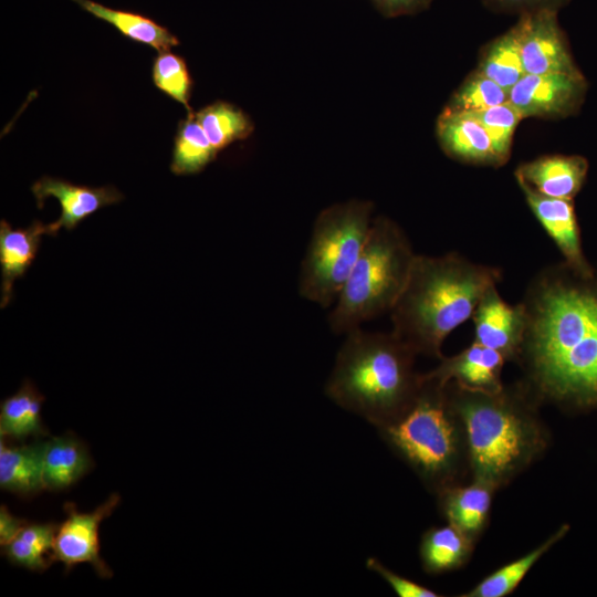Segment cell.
<instances>
[{"label":"cell","instance_id":"cell-1","mask_svg":"<svg viewBox=\"0 0 597 597\" xmlns=\"http://www.w3.org/2000/svg\"><path fill=\"white\" fill-rule=\"evenodd\" d=\"M521 303L527 325L516 363L525 385L540 402L597 407V285L547 265Z\"/></svg>","mask_w":597,"mask_h":597},{"label":"cell","instance_id":"cell-2","mask_svg":"<svg viewBox=\"0 0 597 597\" xmlns=\"http://www.w3.org/2000/svg\"><path fill=\"white\" fill-rule=\"evenodd\" d=\"M467 436L470 480L495 491L507 485L546 451L549 434L538 413V399L517 381L488 394L446 384Z\"/></svg>","mask_w":597,"mask_h":597},{"label":"cell","instance_id":"cell-3","mask_svg":"<svg viewBox=\"0 0 597 597\" xmlns=\"http://www.w3.org/2000/svg\"><path fill=\"white\" fill-rule=\"evenodd\" d=\"M502 270L457 253L416 254L390 313L392 333L417 355L441 359L444 339L472 314Z\"/></svg>","mask_w":597,"mask_h":597},{"label":"cell","instance_id":"cell-4","mask_svg":"<svg viewBox=\"0 0 597 597\" xmlns=\"http://www.w3.org/2000/svg\"><path fill=\"white\" fill-rule=\"evenodd\" d=\"M326 395L339 407L381 427L415 401L422 374L415 369L417 354L392 332L360 327L345 334Z\"/></svg>","mask_w":597,"mask_h":597},{"label":"cell","instance_id":"cell-5","mask_svg":"<svg viewBox=\"0 0 597 597\" xmlns=\"http://www.w3.org/2000/svg\"><path fill=\"white\" fill-rule=\"evenodd\" d=\"M377 429L432 493L465 483V478L471 476L463 422L446 385L425 374L420 391L409 408Z\"/></svg>","mask_w":597,"mask_h":597},{"label":"cell","instance_id":"cell-6","mask_svg":"<svg viewBox=\"0 0 597 597\" xmlns=\"http://www.w3.org/2000/svg\"><path fill=\"white\" fill-rule=\"evenodd\" d=\"M415 252L404 230L390 218H374L365 247L342 287L328 323L346 334L390 312L408 280Z\"/></svg>","mask_w":597,"mask_h":597},{"label":"cell","instance_id":"cell-7","mask_svg":"<svg viewBox=\"0 0 597 597\" xmlns=\"http://www.w3.org/2000/svg\"><path fill=\"white\" fill-rule=\"evenodd\" d=\"M373 211L371 201L350 199L317 214L301 263V296L322 307L335 303L365 247Z\"/></svg>","mask_w":597,"mask_h":597},{"label":"cell","instance_id":"cell-8","mask_svg":"<svg viewBox=\"0 0 597 597\" xmlns=\"http://www.w3.org/2000/svg\"><path fill=\"white\" fill-rule=\"evenodd\" d=\"M119 502L121 495L112 493L90 513H81L74 503L65 502L63 509L67 517L57 527L51 559L63 563L65 573L80 563H90L97 576L111 578L113 570L100 555L98 527Z\"/></svg>","mask_w":597,"mask_h":597},{"label":"cell","instance_id":"cell-9","mask_svg":"<svg viewBox=\"0 0 597 597\" xmlns=\"http://www.w3.org/2000/svg\"><path fill=\"white\" fill-rule=\"evenodd\" d=\"M514 25L525 74L576 73L556 11L519 15Z\"/></svg>","mask_w":597,"mask_h":597},{"label":"cell","instance_id":"cell-10","mask_svg":"<svg viewBox=\"0 0 597 597\" xmlns=\"http://www.w3.org/2000/svg\"><path fill=\"white\" fill-rule=\"evenodd\" d=\"M474 341L516 363L524 339L527 318L523 304H509L498 292L489 287L472 314Z\"/></svg>","mask_w":597,"mask_h":597},{"label":"cell","instance_id":"cell-11","mask_svg":"<svg viewBox=\"0 0 597 597\" xmlns=\"http://www.w3.org/2000/svg\"><path fill=\"white\" fill-rule=\"evenodd\" d=\"M31 191L38 208H42L49 197H54L60 202L61 214L56 221L49 223L50 235H55L61 228L73 230L98 209L117 203L124 198L114 186L88 187L50 176L36 180Z\"/></svg>","mask_w":597,"mask_h":597},{"label":"cell","instance_id":"cell-12","mask_svg":"<svg viewBox=\"0 0 597 597\" xmlns=\"http://www.w3.org/2000/svg\"><path fill=\"white\" fill-rule=\"evenodd\" d=\"M580 90L577 73L525 74L509 91V102L523 118L557 117L572 109Z\"/></svg>","mask_w":597,"mask_h":597},{"label":"cell","instance_id":"cell-13","mask_svg":"<svg viewBox=\"0 0 597 597\" xmlns=\"http://www.w3.org/2000/svg\"><path fill=\"white\" fill-rule=\"evenodd\" d=\"M439 360V365L425 376L441 385L453 381L463 389L488 394L499 392L504 387L502 371L506 359L499 352L476 342Z\"/></svg>","mask_w":597,"mask_h":597},{"label":"cell","instance_id":"cell-14","mask_svg":"<svg viewBox=\"0 0 597 597\" xmlns=\"http://www.w3.org/2000/svg\"><path fill=\"white\" fill-rule=\"evenodd\" d=\"M436 135L447 156L471 165L502 166L491 138L470 112L444 108L436 124Z\"/></svg>","mask_w":597,"mask_h":597},{"label":"cell","instance_id":"cell-15","mask_svg":"<svg viewBox=\"0 0 597 597\" xmlns=\"http://www.w3.org/2000/svg\"><path fill=\"white\" fill-rule=\"evenodd\" d=\"M525 200L543 229L566 259V264L580 274H589L585 263L575 212L570 200L543 196L516 181Z\"/></svg>","mask_w":597,"mask_h":597},{"label":"cell","instance_id":"cell-16","mask_svg":"<svg viewBox=\"0 0 597 597\" xmlns=\"http://www.w3.org/2000/svg\"><path fill=\"white\" fill-rule=\"evenodd\" d=\"M495 490L472 481L438 492V506L446 521L475 543L485 531Z\"/></svg>","mask_w":597,"mask_h":597},{"label":"cell","instance_id":"cell-17","mask_svg":"<svg viewBox=\"0 0 597 597\" xmlns=\"http://www.w3.org/2000/svg\"><path fill=\"white\" fill-rule=\"evenodd\" d=\"M586 168L580 157L542 156L519 165L514 176L543 196L570 200L584 181Z\"/></svg>","mask_w":597,"mask_h":597},{"label":"cell","instance_id":"cell-18","mask_svg":"<svg viewBox=\"0 0 597 597\" xmlns=\"http://www.w3.org/2000/svg\"><path fill=\"white\" fill-rule=\"evenodd\" d=\"M44 234H49V224L39 220L24 229L0 221L1 308L10 303L13 284L31 266Z\"/></svg>","mask_w":597,"mask_h":597},{"label":"cell","instance_id":"cell-19","mask_svg":"<svg viewBox=\"0 0 597 597\" xmlns=\"http://www.w3.org/2000/svg\"><path fill=\"white\" fill-rule=\"evenodd\" d=\"M48 441L35 439L22 446L0 441V488L21 498H31L45 489L43 462Z\"/></svg>","mask_w":597,"mask_h":597},{"label":"cell","instance_id":"cell-20","mask_svg":"<svg viewBox=\"0 0 597 597\" xmlns=\"http://www.w3.org/2000/svg\"><path fill=\"white\" fill-rule=\"evenodd\" d=\"M93 468L94 461L87 446L73 432H65L48 441L43 462L45 490H65Z\"/></svg>","mask_w":597,"mask_h":597},{"label":"cell","instance_id":"cell-21","mask_svg":"<svg viewBox=\"0 0 597 597\" xmlns=\"http://www.w3.org/2000/svg\"><path fill=\"white\" fill-rule=\"evenodd\" d=\"M475 544L449 523L430 527L422 534L419 545L422 568L430 575L457 570L470 561Z\"/></svg>","mask_w":597,"mask_h":597},{"label":"cell","instance_id":"cell-22","mask_svg":"<svg viewBox=\"0 0 597 597\" xmlns=\"http://www.w3.org/2000/svg\"><path fill=\"white\" fill-rule=\"evenodd\" d=\"M44 396L32 381L25 379L20 389L0 404V437L24 441L28 437L39 439L49 436L41 418Z\"/></svg>","mask_w":597,"mask_h":597},{"label":"cell","instance_id":"cell-23","mask_svg":"<svg viewBox=\"0 0 597 597\" xmlns=\"http://www.w3.org/2000/svg\"><path fill=\"white\" fill-rule=\"evenodd\" d=\"M72 1L95 18L112 24L129 40L147 44L158 52L179 45L175 34L144 14L108 8L92 0Z\"/></svg>","mask_w":597,"mask_h":597},{"label":"cell","instance_id":"cell-24","mask_svg":"<svg viewBox=\"0 0 597 597\" xmlns=\"http://www.w3.org/2000/svg\"><path fill=\"white\" fill-rule=\"evenodd\" d=\"M567 532L568 526L562 525L534 549L495 569L460 597H505L512 594L538 559Z\"/></svg>","mask_w":597,"mask_h":597},{"label":"cell","instance_id":"cell-25","mask_svg":"<svg viewBox=\"0 0 597 597\" xmlns=\"http://www.w3.org/2000/svg\"><path fill=\"white\" fill-rule=\"evenodd\" d=\"M59 524L27 523L19 534L1 546V554L15 566L42 573L53 563L51 559L54 537Z\"/></svg>","mask_w":597,"mask_h":597},{"label":"cell","instance_id":"cell-26","mask_svg":"<svg viewBox=\"0 0 597 597\" xmlns=\"http://www.w3.org/2000/svg\"><path fill=\"white\" fill-rule=\"evenodd\" d=\"M195 114L218 153L234 142L247 139L254 130L251 117L229 102L216 101Z\"/></svg>","mask_w":597,"mask_h":597},{"label":"cell","instance_id":"cell-27","mask_svg":"<svg viewBox=\"0 0 597 597\" xmlns=\"http://www.w3.org/2000/svg\"><path fill=\"white\" fill-rule=\"evenodd\" d=\"M217 155L195 112L188 113L178 123L170 170L175 175H195L202 171Z\"/></svg>","mask_w":597,"mask_h":597},{"label":"cell","instance_id":"cell-28","mask_svg":"<svg viewBox=\"0 0 597 597\" xmlns=\"http://www.w3.org/2000/svg\"><path fill=\"white\" fill-rule=\"evenodd\" d=\"M476 71L507 91L525 75L515 25L486 44Z\"/></svg>","mask_w":597,"mask_h":597},{"label":"cell","instance_id":"cell-29","mask_svg":"<svg viewBox=\"0 0 597 597\" xmlns=\"http://www.w3.org/2000/svg\"><path fill=\"white\" fill-rule=\"evenodd\" d=\"M151 76L155 86L182 104L187 114L193 112L189 104L193 83L182 56L170 50L158 52L153 63Z\"/></svg>","mask_w":597,"mask_h":597},{"label":"cell","instance_id":"cell-30","mask_svg":"<svg viewBox=\"0 0 597 597\" xmlns=\"http://www.w3.org/2000/svg\"><path fill=\"white\" fill-rule=\"evenodd\" d=\"M506 102H509V91L475 70L452 94L446 108L457 112H476Z\"/></svg>","mask_w":597,"mask_h":597},{"label":"cell","instance_id":"cell-31","mask_svg":"<svg viewBox=\"0 0 597 597\" xmlns=\"http://www.w3.org/2000/svg\"><path fill=\"white\" fill-rule=\"evenodd\" d=\"M472 113L489 134L495 153L504 165L511 155L514 132L524 119L510 102Z\"/></svg>","mask_w":597,"mask_h":597},{"label":"cell","instance_id":"cell-32","mask_svg":"<svg viewBox=\"0 0 597 597\" xmlns=\"http://www.w3.org/2000/svg\"><path fill=\"white\" fill-rule=\"evenodd\" d=\"M366 566L387 582L399 597L440 596L437 591L392 572L375 557L367 558Z\"/></svg>","mask_w":597,"mask_h":597},{"label":"cell","instance_id":"cell-33","mask_svg":"<svg viewBox=\"0 0 597 597\" xmlns=\"http://www.w3.org/2000/svg\"><path fill=\"white\" fill-rule=\"evenodd\" d=\"M568 0H482L483 6L494 13L522 15L541 10L556 11Z\"/></svg>","mask_w":597,"mask_h":597},{"label":"cell","instance_id":"cell-34","mask_svg":"<svg viewBox=\"0 0 597 597\" xmlns=\"http://www.w3.org/2000/svg\"><path fill=\"white\" fill-rule=\"evenodd\" d=\"M385 18L413 15L427 10L432 0H369Z\"/></svg>","mask_w":597,"mask_h":597},{"label":"cell","instance_id":"cell-35","mask_svg":"<svg viewBox=\"0 0 597 597\" xmlns=\"http://www.w3.org/2000/svg\"><path fill=\"white\" fill-rule=\"evenodd\" d=\"M28 523L27 520L13 516L8 507L0 506V544L10 543Z\"/></svg>","mask_w":597,"mask_h":597}]
</instances>
